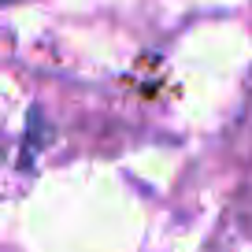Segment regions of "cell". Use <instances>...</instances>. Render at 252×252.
Instances as JSON below:
<instances>
[]
</instances>
